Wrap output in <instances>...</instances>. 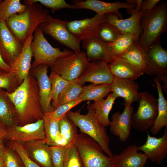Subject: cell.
I'll list each match as a JSON object with an SVG mask.
<instances>
[{
    "label": "cell",
    "mask_w": 167,
    "mask_h": 167,
    "mask_svg": "<svg viewBox=\"0 0 167 167\" xmlns=\"http://www.w3.org/2000/svg\"><path fill=\"white\" fill-rule=\"evenodd\" d=\"M23 146L30 158L41 167H53L51 147L45 140L26 143Z\"/></svg>",
    "instance_id": "23"
},
{
    "label": "cell",
    "mask_w": 167,
    "mask_h": 167,
    "mask_svg": "<svg viewBox=\"0 0 167 167\" xmlns=\"http://www.w3.org/2000/svg\"><path fill=\"white\" fill-rule=\"evenodd\" d=\"M135 145L128 146L120 154L113 155L115 167H145L148 158L144 153L138 152Z\"/></svg>",
    "instance_id": "24"
},
{
    "label": "cell",
    "mask_w": 167,
    "mask_h": 167,
    "mask_svg": "<svg viewBox=\"0 0 167 167\" xmlns=\"http://www.w3.org/2000/svg\"><path fill=\"white\" fill-rule=\"evenodd\" d=\"M139 105L132 115V127L140 132L147 131L153 125L158 114L157 99L150 93H139Z\"/></svg>",
    "instance_id": "7"
},
{
    "label": "cell",
    "mask_w": 167,
    "mask_h": 167,
    "mask_svg": "<svg viewBox=\"0 0 167 167\" xmlns=\"http://www.w3.org/2000/svg\"><path fill=\"white\" fill-rule=\"evenodd\" d=\"M139 88L138 83L134 80L115 77L111 84V92L118 97L124 99L125 106L131 105L133 102L138 101Z\"/></svg>",
    "instance_id": "22"
},
{
    "label": "cell",
    "mask_w": 167,
    "mask_h": 167,
    "mask_svg": "<svg viewBox=\"0 0 167 167\" xmlns=\"http://www.w3.org/2000/svg\"><path fill=\"white\" fill-rule=\"evenodd\" d=\"M147 74L150 76L167 75V50L160 41L146 51Z\"/></svg>",
    "instance_id": "17"
},
{
    "label": "cell",
    "mask_w": 167,
    "mask_h": 167,
    "mask_svg": "<svg viewBox=\"0 0 167 167\" xmlns=\"http://www.w3.org/2000/svg\"><path fill=\"white\" fill-rule=\"evenodd\" d=\"M6 133V129L0 123V143H2V140L5 138Z\"/></svg>",
    "instance_id": "49"
},
{
    "label": "cell",
    "mask_w": 167,
    "mask_h": 167,
    "mask_svg": "<svg viewBox=\"0 0 167 167\" xmlns=\"http://www.w3.org/2000/svg\"><path fill=\"white\" fill-rule=\"evenodd\" d=\"M3 167H24L21 159L14 153L11 149H7L6 151Z\"/></svg>",
    "instance_id": "44"
},
{
    "label": "cell",
    "mask_w": 167,
    "mask_h": 167,
    "mask_svg": "<svg viewBox=\"0 0 167 167\" xmlns=\"http://www.w3.org/2000/svg\"><path fill=\"white\" fill-rule=\"evenodd\" d=\"M45 135V141L49 146H55L59 135V120L50 115L44 114L43 118Z\"/></svg>",
    "instance_id": "33"
},
{
    "label": "cell",
    "mask_w": 167,
    "mask_h": 167,
    "mask_svg": "<svg viewBox=\"0 0 167 167\" xmlns=\"http://www.w3.org/2000/svg\"><path fill=\"white\" fill-rule=\"evenodd\" d=\"M89 62L84 52H74L69 56L57 58L50 66L51 72L67 81H73L80 75Z\"/></svg>",
    "instance_id": "9"
},
{
    "label": "cell",
    "mask_w": 167,
    "mask_h": 167,
    "mask_svg": "<svg viewBox=\"0 0 167 167\" xmlns=\"http://www.w3.org/2000/svg\"><path fill=\"white\" fill-rule=\"evenodd\" d=\"M87 109L88 113L85 115L81 114L79 110L75 112L70 110L66 115L79 128L81 132L96 141L107 156L112 158L113 155L109 147L110 138L105 127L102 125L96 119L90 101L87 102Z\"/></svg>",
    "instance_id": "4"
},
{
    "label": "cell",
    "mask_w": 167,
    "mask_h": 167,
    "mask_svg": "<svg viewBox=\"0 0 167 167\" xmlns=\"http://www.w3.org/2000/svg\"><path fill=\"white\" fill-rule=\"evenodd\" d=\"M81 102V101L78 98L73 101L59 106L51 113L45 114L50 115L54 118L59 120L62 117L66 114L71 109Z\"/></svg>",
    "instance_id": "43"
},
{
    "label": "cell",
    "mask_w": 167,
    "mask_h": 167,
    "mask_svg": "<svg viewBox=\"0 0 167 167\" xmlns=\"http://www.w3.org/2000/svg\"><path fill=\"white\" fill-rule=\"evenodd\" d=\"M137 43L139 44V41L133 35L121 33L113 42L109 45L113 56L118 57Z\"/></svg>",
    "instance_id": "34"
},
{
    "label": "cell",
    "mask_w": 167,
    "mask_h": 167,
    "mask_svg": "<svg viewBox=\"0 0 167 167\" xmlns=\"http://www.w3.org/2000/svg\"><path fill=\"white\" fill-rule=\"evenodd\" d=\"M50 147L53 167H63L66 148L60 146Z\"/></svg>",
    "instance_id": "42"
},
{
    "label": "cell",
    "mask_w": 167,
    "mask_h": 167,
    "mask_svg": "<svg viewBox=\"0 0 167 167\" xmlns=\"http://www.w3.org/2000/svg\"><path fill=\"white\" fill-rule=\"evenodd\" d=\"M63 167H84L74 143L66 148Z\"/></svg>",
    "instance_id": "40"
},
{
    "label": "cell",
    "mask_w": 167,
    "mask_h": 167,
    "mask_svg": "<svg viewBox=\"0 0 167 167\" xmlns=\"http://www.w3.org/2000/svg\"><path fill=\"white\" fill-rule=\"evenodd\" d=\"M59 135L56 142V146L67 148L74 143L78 134L77 126L66 114L59 121Z\"/></svg>",
    "instance_id": "26"
},
{
    "label": "cell",
    "mask_w": 167,
    "mask_h": 167,
    "mask_svg": "<svg viewBox=\"0 0 167 167\" xmlns=\"http://www.w3.org/2000/svg\"><path fill=\"white\" fill-rule=\"evenodd\" d=\"M68 21L53 17L49 14L39 27L43 33L49 35L59 43L80 53V41L74 36L67 27Z\"/></svg>",
    "instance_id": "8"
},
{
    "label": "cell",
    "mask_w": 167,
    "mask_h": 167,
    "mask_svg": "<svg viewBox=\"0 0 167 167\" xmlns=\"http://www.w3.org/2000/svg\"><path fill=\"white\" fill-rule=\"evenodd\" d=\"M154 81L156 84L158 95V114L154 124L150 129V131L152 134L155 135L163 127L167 126V101L163 95L160 81L155 77L154 78Z\"/></svg>",
    "instance_id": "30"
},
{
    "label": "cell",
    "mask_w": 167,
    "mask_h": 167,
    "mask_svg": "<svg viewBox=\"0 0 167 167\" xmlns=\"http://www.w3.org/2000/svg\"><path fill=\"white\" fill-rule=\"evenodd\" d=\"M0 68L6 71H14L10 65L6 63L3 59L0 52Z\"/></svg>",
    "instance_id": "48"
},
{
    "label": "cell",
    "mask_w": 167,
    "mask_h": 167,
    "mask_svg": "<svg viewBox=\"0 0 167 167\" xmlns=\"http://www.w3.org/2000/svg\"><path fill=\"white\" fill-rule=\"evenodd\" d=\"M159 81H161L163 84L161 85L162 90H163L165 93L167 94V75H158L156 77Z\"/></svg>",
    "instance_id": "46"
},
{
    "label": "cell",
    "mask_w": 167,
    "mask_h": 167,
    "mask_svg": "<svg viewBox=\"0 0 167 167\" xmlns=\"http://www.w3.org/2000/svg\"><path fill=\"white\" fill-rule=\"evenodd\" d=\"M131 16L126 19L119 18L115 14L109 13L105 15V20L121 33L134 36L139 41L141 29L140 23L142 13L136 7L135 10L129 12Z\"/></svg>",
    "instance_id": "14"
},
{
    "label": "cell",
    "mask_w": 167,
    "mask_h": 167,
    "mask_svg": "<svg viewBox=\"0 0 167 167\" xmlns=\"http://www.w3.org/2000/svg\"><path fill=\"white\" fill-rule=\"evenodd\" d=\"M105 22V15L96 14L91 18L68 21L67 27L74 36L81 41L97 36L100 26Z\"/></svg>",
    "instance_id": "13"
},
{
    "label": "cell",
    "mask_w": 167,
    "mask_h": 167,
    "mask_svg": "<svg viewBox=\"0 0 167 167\" xmlns=\"http://www.w3.org/2000/svg\"><path fill=\"white\" fill-rule=\"evenodd\" d=\"M133 112L131 105L126 106L122 113L118 111L112 116V121L109 125L110 131L123 142L127 140L131 134Z\"/></svg>",
    "instance_id": "19"
},
{
    "label": "cell",
    "mask_w": 167,
    "mask_h": 167,
    "mask_svg": "<svg viewBox=\"0 0 167 167\" xmlns=\"http://www.w3.org/2000/svg\"><path fill=\"white\" fill-rule=\"evenodd\" d=\"M161 1L160 0H143L140 6V11L143 13L146 11L152 10Z\"/></svg>",
    "instance_id": "45"
},
{
    "label": "cell",
    "mask_w": 167,
    "mask_h": 167,
    "mask_svg": "<svg viewBox=\"0 0 167 167\" xmlns=\"http://www.w3.org/2000/svg\"><path fill=\"white\" fill-rule=\"evenodd\" d=\"M109 70L114 77L134 80L141 75L129 63L116 56H113L109 63Z\"/></svg>",
    "instance_id": "27"
},
{
    "label": "cell",
    "mask_w": 167,
    "mask_h": 167,
    "mask_svg": "<svg viewBox=\"0 0 167 167\" xmlns=\"http://www.w3.org/2000/svg\"><path fill=\"white\" fill-rule=\"evenodd\" d=\"M108 64L100 60L89 62L80 75L72 82L82 85L87 82L95 84H111L114 76L109 70Z\"/></svg>",
    "instance_id": "11"
},
{
    "label": "cell",
    "mask_w": 167,
    "mask_h": 167,
    "mask_svg": "<svg viewBox=\"0 0 167 167\" xmlns=\"http://www.w3.org/2000/svg\"><path fill=\"white\" fill-rule=\"evenodd\" d=\"M5 138L20 143L45 139L43 119L6 129Z\"/></svg>",
    "instance_id": "10"
},
{
    "label": "cell",
    "mask_w": 167,
    "mask_h": 167,
    "mask_svg": "<svg viewBox=\"0 0 167 167\" xmlns=\"http://www.w3.org/2000/svg\"><path fill=\"white\" fill-rule=\"evenodd\" d=\"M140 27L143 32L139 44L146 52L151 46L160 41L161 34L167 32V2L162 1L152 10L143 13Z\"/></svg>",
    "instance_id": "2"
},
{
    "label": "cell",
    "mask_w": 167,
    "mask_h": 167,
    "mask_svg": "<svg viewBox=\"0 0 167 167\" xmlns=\"http://www.w3.org/2000/svg\"><path fill=\"white\" fill-rule=\"evenodd\" d=\"M84 167H114L113 158L105 155L100 145L81 132L74 142Z\"/></svg>",
    "instance_id": "5"
},
{
    "label": "cell",
    "mask_w": 167,
    "mask_h": 167,
    "mask_svg": "<svg viewBox=\"0 0 167 167\" xmlns=\"http://www.w3.org/2000/svg\"><path fill=\"white\" fill-rule=\"evenodd\" d=\"M83 85L72 81L58 95L57 101L53 106L54 109L62 105L78 99L83 91Z\"/></svg>",
    "instance_id": "32"
},
{
    "label": "cell",
    "mask_w": 167,
    "mask_h": 167,
    "mask_svg": "<svg viewBox=\"0 0 167 167\" xmlns=\"http://www.w3.org/2000/svg\"><path fill=\"white\" fill-rule=\"evenodd\" d=\"M114 167H115L114 166Z\"/></svg>",
    "instance_id": "50"
},
{
    "label": "cell",
    "mask_w": 167,
    "mask_h": 167,
    "mask_svg": "<svg viewBox=\"0 0 167 167\" xmlns=\"http://www.w3.org/2000/svg\"><path fill=\"white\" fill-rule=\"evenodd\" d=\"M26 6L24 11L16 14L5 20L11 32L23 44L33 35L36 28L45 21L49 12L38 3Z\"/></svg>",
    "instance_id": "3"
},
{
    "label": "cell",
    "mask_w": 167,
    "mask_h": 167,
    "mask_svg": "<svg viewBox=\"0 0 167 167\" xmlns=\"http://www.w3.org/2000/svg\"><path fill=\"white\" fill-rule=\"evenodd\" d=\"M52 87V105L57 101L58 95L62 90L72 81H67L56 73L51 72L49 76Z\"/></svg>",
    "instance_id": "36"
},
{
    "label": "cell",
    "mask_w": 167,
    "mask_h": 167,
    "mask_svg": "<svg viewBox=\"0 0 167 167\" xmlns=\"http://www.w3.org/2000/svg\"><path fill=\"white\" fill-rule=\"evenodd\" d=\"M23 44L19 41L0 19V52L4 61L10 65L21 52Z\"/></svg>",
    "instance_id": "16"
},
{
    "label": "cell",
    "mask_w": 167,
    "mask_h": 167,
    "mask_svg": "<svg viewBox=\"0 0 167 167\" xmlns=\"http://www.w3.org/2000/svg\"><path fill=\"white\" fill-rule=\"evenodd\" d=\"M72 3L74 9H88L96 12L97 14L104 15L108 13H113L117 15L120 19L122 16L119 10L122 8L126 9L130 11L135 10L136 5L133 4L127 1L125 2L117 1L108 2L98 0H73Z\"/></svg>",
    "instance_id": "12"
},
{
    "label": "cell",
    "mask_w": 167,
    "mask_h": 167,
    "mask_svg": "<svg viewBox=\"0 0 167 167\" xmlns=\"http://www.w3.org/2000/svg\"><path fill=\"white\" fill-rule=\"evenodd\" d=\"M0 120L2 124L10 128L18 122L15 107L5 92H0Z\"/></svg>",
    "instance_id": "28"
},
{
    "label": "cell",
    "mask_w": 167,
    "mask_h": 167,
    "mask_svg": "<svg viewBox=\"0 0 167 167\" xmlns=\"http://www.w3.org/2000/svg\"><path fill=\"white\" fill-rule=\"evenodd\" d=\"M48 67L46 64H41L30 70L38 84L40 103L44 114L51 113L55 110L51 102L52 87L47 74Z\"/></svg>",
    "instance_id": "15"
},
{
    "label": "cell",
    "mask_w": 167,
    "mask_h": 167,
    "mask_svg": "<svg viewBox=\"0 0 167 167\" xmlns=\"http://www.w3.org/2000/svg\"><path fill=\"white\" fill-rule=\"evenodd\" d=\"M19 86L14 71L6 72L0 68V89L8 93L13 92Z\"/></svg>",
    "instance_id": "38"
},
{
    "label": "cell",
    "mask_w": 167,
    "mask_h": 167,
    "mask_svg": "<svg viewBox=\"0 0 167 167\" xmlns=\"http://www.w3.org/2000/svg\"><path fill=\"white\" fill-rule=\"evenodd\" d=\"M129 63L141 75L147 74L146 52L136 44L124 53L118 56Z\"/></svg>",
    "instance_id": "25"
},
{
    "label": "cell",
    "mask_w": 167,
    "mask_h": 167,
    "mask_svg": "<svg viewBox=\"0 0 167 167\" xmlns=\"http://www.w3.org/2000/svg\"><path fill=\"white\" fill-rule=\"evenodd\" d=\"M121 33L110 24L105 22L100 26L97 36L102 41L110 44L113 42Z\"/></svg>",
    "instance_id": "37"
},
{
    "label": "cell",
    "mask_w": 167,
    "mask_h": 167,
    "mask_svg": "<svg viewBox=\"0 0 167 167\" xmlns=\"http://www.w3.org/2000/svg\"><path fill=\"white\" fill-rule=\"evenodd\" d=\"M33 38L32 35L26 40L23 44L21 52L10 65L14 71L19 85L32 68L31 62L33 55L31 44Z\"/></svg>",
    "instance_id": "20"
},
{
    "label": "cell",
    "mask_w": 167,
    "mask_h": 167,
    "mask_svg": "<svg viewBox=\"0 0 167 167\" xmlns=\"http://www.w3.org/2000/svg\"><path fill=\"white\" fill-rule=\"evenodd\" d=\"M7 149L2 143H0V167H3L5 155Z\"/></svg>",
    "instance_id": "47"
},
{
    "label": "cell",
    "mask_w": 167,
    "mask_h": 167,
    "mask_svg": "<svg viewBox=\"0 0 167 167\" xmlns=\"http://www.w3.org/2000/svg\"><path fill=\"white\" fill-rule=\"evenodd\" d=\"M111 92V84H90L84 86L83 91L78 97L82 102L96 101L107 96Z\"/></svg>",
    "instance_id": "31"
},
{
    "label": "cell",
    "mask_w": 167,
    "mask_h": 167,
    "mask_svg": "<svg viewBox=\"0 0 167 167\" xmlns=\"http://www.w3.org/2000/svg\"><path fill=\"white\" fill-rule=\"evenodd\" d=\"M83 48L86 51L88 60L91 61L100 60L109 63L112 60L113 55L109 44L100 40L97 36L82 40Z\"/></svg>",
    "instance_id": "21"
},
{
    "label": "cell",
    "mask_w": 167,
    "mask_h": 167,
    "mask_svg": "<svg viewBox=\"0 0 167 167\" xmlns=\"http://www.w3.org/2000/svg\"><path fill=\"white\" fill-rule=\"evenodd\" d=\"M34 2L40 3L45 7L50 8L52 13L64 8L74 9L73 5L66 3L65 0H25L24 1V4L26 6Z\"/></svg>",
    "instance_id": "39"
},
{
    "label": "cell",
    "mask_w": 167,
    "mask_h": 167,
    "mask_svg": "<svg viewBox=\"0 0 167 167\" xmlns=\"http://www.w3.org/2000/svg\"><path fill=\"white\" fill-rule=\"evenodd\" d=\"M26 6L19 0H4L0 1V19L5 21L16 14L24 11Z\"/></svg>",
    "instance_id": "35"
},
{
    "label": "cell",
    "mask_w": 167,
    "mask_h": 167,
    "mask_svg": "<svg viewBox=\"0 0 167 167\" xmlns=\"http://www.w3.org/2000/svg\"><path fill=\"white\" fill-rule=\"evenodd\" d=\"M138 149L143 152L148 159L161 164L167 154V126L165 127L163 135L159 138L151 136L148 133L145 143Z\"/></svg>",
    "instance_id": "18"
},
{
    "label": "cell",
    "mask_w": 167,
    "mask_h": 167,
    "mask_svg": "<svg viewBox=\"0 0 167 167\" xmlns=\"http://www.w3.org/2000/svg\"><path fill=\"white\" fill-rule=\"evenodd\" d=\"M6 93L15 107L20 125L43 119L38 85L31 71L13 92Z\"/></svg>",
    "instance_id": "1"
},
{
    "label": "cell",
    "mask_w": 167,
    "mask_h": 167,
    "mask_svg": "<svg viewBox=\"0 0 167 167\" xmlns=\"http://www.w3.org/2000/svg\"><path fill=\"white\" fill-rule=\"evenodd\" d=\"M34 38L31 47L34 60L32 65L33 68L41 64L50 66L58 58L69 56L72 51L65 49L61 51L59 48L53 47L44 37L38 26L34 32Z\"/></svg>",
    "instance_id": "6"
},
{
    "label": "cell",
    "mask_w": 167,
    "mask_h": 167,
    "mask_svg": "<svg viewBox=\"0 0 167 167\" xmlns=\"http://www.w3.org/2000/svg\"><path fill=\"white\" fill-rule=\"evenodd\" d=\"M117 96L113 92L110 93L107 98L92 104L95 116L97 121L105 127L109 126L110 121L109 115Z\"/></svg>",
    "instance_id": "29"
},
{
    "label": "cell",
    "mask_w": 167,
    "mask_h": 167,
    "mask_svg": "<svg viewBox=\"0 0 167 167\" xmlns=\"http://www.w3.org/2000/svg\"><path fill=\"white\" fill-rule=\"evenodd\" d=\"M10 146L11 149L16 153L20 157L24 167H41L30 158L26 150L21 143L11 141Z\"/></svg>",
    "instance_id": "41"
}]
</instances>
